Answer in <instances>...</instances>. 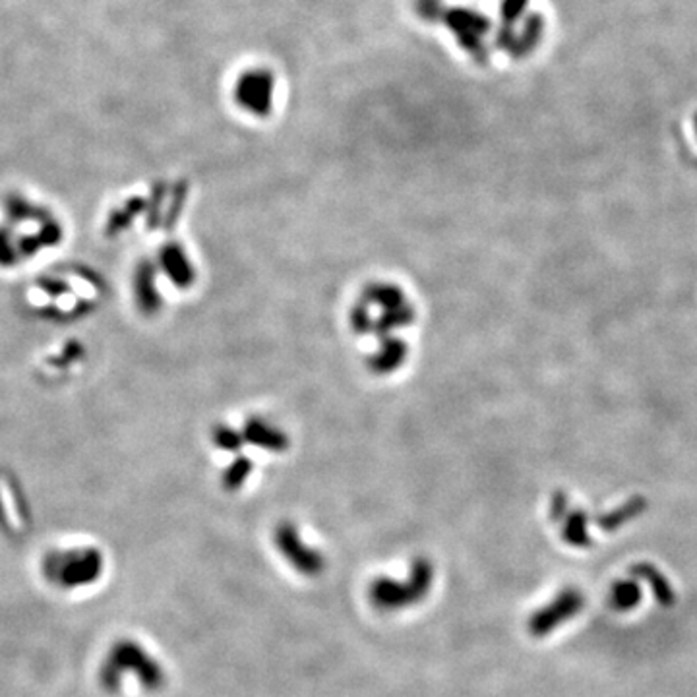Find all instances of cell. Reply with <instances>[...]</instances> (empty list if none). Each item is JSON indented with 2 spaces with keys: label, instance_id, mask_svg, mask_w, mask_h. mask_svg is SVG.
Here are the masks:
<instances>
[{
  "label": "cell",
  "instance_id": "obj_1",
  "mask_svg": "<svg viewBox=\"0 0 697 697\" xmlns=\"http://www.w3.org/2000/svg\"><path fill=\"white\" fill-rule=\"evenodd\" d=\"M99 682L111 693H120L128 688L153 693L165 686L167 674L163 664L144 643L120 639L103 656Z\"/></svg>",
  "mask_w": 697,
  "mask_h": 697
},
{
  "label": "cell",
  "instance_id": "obj_2",
  "mask_svg": "<svg viewBox=\"0 0 697 697\" xmlns=\"http://www.w3.org/2000/svg\"><path fill=\"white\" fill-rule=\"evenodd\" d=\"M105 572V556L93 544H60L42 558L45 581L64 593L96 585Z\"/></svg>",
  "mask_w": 697,
  "mask_h": 697
},
{
  "label": "cell",
  "instance_id": "obj_3",
  "mask_svg": "<svg viewBox=\"0 0 697 697\" xmlns=\"http://www.w3.org/2000/svg\"><path fill=\"white\" fill-rule=\"evenodd\" d=\"M436 581V572L431 560H414L405 580L382 575L368 583L367 595L372 609L380 612H399L421 605L431 595Z\"/></svg>",
  "mask_w": 697,
  "mask_h": 697
},
{
  "label": "cell",
  "instance_id": "obj_4",
  "mask_svg": "<svg viewBox=\"0 0 697 697\" xmlns=\"http://www.w3.org/2000/svg\"><path fill=\"white\" fill-rule=\"evenodd\" d=\"M277 553L302 578H318L326 570V560L314 546L306 544L301 531L293 523H281L274 533Z\"/></svg>",
  "mask_w": 697,
  "mask_h": 697
},
{
  "label": "cell",
  "instance_id": "obj_5",
  "mask_svg": "<svg viewBox=\"0 0 697 697\" xmlns=\"http://www.w3.org/2000/svg\"><path fill=\"white\" fill-rule=\"evenodd\" d=\"M157 264L150 260L138 262L132 275V294L134 302L138 306V312L145 316H153L161 308V294L157 289Z\"/></svg>",
  "mask_w": 697,
  "mask_h": 697
},
{
  "label": "cell",
  "instance_id": "obj_6",
  "mask_svg": "<svg viewBox=\"0 0 697 697\" xmlns=\"http://www.w3.org/2000/svg\"><path fill=\"white\" fill-rule=\"evenodd\" d=\"M157 270L165 274L177 287H191L194 283V267L189 254L177 243H167L157 254Z\"/></svg>",
  "mask_w": 697,
  "mask_h": 697
},
{
  "label": "cell",
  "instance_id": "obj_7",
  "mask_svg": "<svg viewBox=\"0 0 697 697\" xmlns=\"http://www.w3.org/2000/svg\"><path fill=\"white\" fill-rule=\"evenodd\" d=\"M86 360V347L79 339H69L60 345L55 353L45 357V368L52 370V374H69L76 367Z\"/></svg>",
  "mask_w": 697,
  "mask_h": 697
},
{
  "label": "cell",
  "instance_id": "obj_8",
  "mask_svg": "<svg viewBox=\"0 0 697 697\" xmlns=\"http://www.w3.org/2000/svg\"><path fill=\"white\" fill-rule=\"evenodd\" d=\"M245 434H246V440L252 441V444L267 448L270 451H283L289 444L287 436L281 432L279 428H275L274 424L265 423V421L252 419L246 424Z\"/></svg>",
  "mask_w": 697,
  "mask_h": 697
},
{
  "label": "cell",
  "instance_id": "obj_9",
  "mask_svg": "<svg viewBox=\"0 0 697 697\" xmlns=\"http://www.w3.org/2000/svg\"><path fill=\"white\" fill-rule=\"evenodd\" d=\"M22 264L16 233L6 223H0V270H16Z\"/></svg>",
  "mask_w": 697,
  "mask_h": 697
},
{
  "label": "cell",
  "instance_id": "obj_10",
  "mask_svg": "<svg viewBox=\"0 0 697 697\" xmlns=\"http://www.w3.org/2000/svg\"><path fill=\"white\" fill-rule=\"evenodd\" d=\"M405 360V345L399 339H387L380 353L374 357V370H378L382 374H390V370L397 368L401 363Z\"/></svg>",
  "mask_w": 697,
  "mask_h": 697
},
{
  "label": "cell",
  "instance_id": "obj_11",
  "mask_svg": "<svg viewBox=\"0 0 697 697\" xmlns=\"http://www.w3.org/2000/svg\"><path fill=\"white\" fill-rule=\"evenodd\" d=\"M250 471H252V463L245 458H238L237 463L229 469V471L225 473V485L229 487L231 490L240 488L243 487V482L248 479Z\"/></svg>",
  "mask_w": 697,
  "mask_h": 697
},
{
  "label": "cell",
  "instance_id": "obj_12",
  "mask_svg": "<svg viewBox=\"0 0 697 697\" xmlns=\"http://www.w3.org/2000/svg\"><path fill=\"white\" fill-rule=\"evenodd\" d=\"M213 440H216V444L219 448H223L225 451H235L240 448V444H243V436L231 431V428H227V426L216 428V432H213Z\"/></svg>",
  "mask_w": 697,
  "mask_h": 697
}]
</instances>
